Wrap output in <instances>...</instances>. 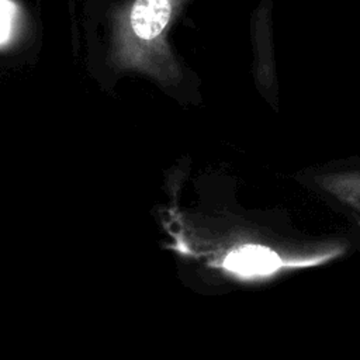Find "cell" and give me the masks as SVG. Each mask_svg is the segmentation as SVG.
<instances>
[{
	"instance_id": "obj_1",
	"label": "cell",
	"mask_w": 360,
	"mask_h": 360,
	"mask_svg": "<svg viewBox=\"0 0 360 360\" xmlns=\"http://www.w3.org/2000/svg\"><path fill=\"white\" fill-rule=\"evenodd\" d=\"M278 257L263 246H242L225 257V267L242 276L270 273L277 267Z\"/></svg>"
}]
</instances>
